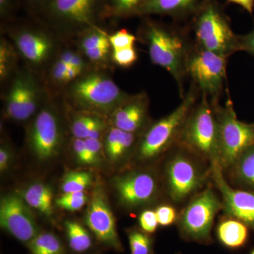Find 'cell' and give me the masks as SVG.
<instances>
[{"label": "cell", "mask_w": 254, "mask_h": 254, "mask_svg": "<svg viewBox=\"0 0 254 254\" xmlns=\"http://www.w3.org/2000/svg\"><path fill=\"white\" fill-rule=\"evenodd\" d=\"M20 55L11 41L5 37L0 40V80L1 83L12 77L17 71L16 65Z\"/></svg>", "instance_id": "23"}, {"label": "cell", "mask_w": 254, "mask_h": 254, "mask_svg": "<svg viewBox=\"0 0 254 254\" xmlns=\"http://www.w3.org/2000/svg\"><path fill=\"white\" fill-rule=\"evenodd\" d=\"M159 225L169 226L176 220L177 214L175 208L170 205H162L155 210Z\"/></svg>", "instance_id": "39"}, {"label": "cell", "mask_w": 254, "mask_h": 254, "mask_svg": "<svg viewBox=\"0 0 254 254\" xmlns=\"http://www.w3.org/2000/svg\"><path fill=\"white\" fill-rule=\"evenodd\" d=\"M139 224L143 231L148 233L154 232L159 225L155 211L150 210L143 211L139 217Z\"/></svg>", "instance_id": "38"}, {"label": "cell", "mask_w": 254, "mask_h": 254, "mask_svg": "<svg viewBox=\"0 0 254 254\" xmlns=\"http://www.w3.org/2000/svg\"><path fill=\"white\" fill-rule=\"evenodd\" d=\"M81 53L92 66H97V68H102L100 66H105L109 62H112V48H94L84 50Z\"/></svg>", "instance_id": "33"}, {"label": "cell", "mask_w": 254, "mask_h": 254, "mask_svg": "<svg viewBox=\"0 0 254 254\" xmlns=\"http://www.w3.org/2000/svg\"><path fill=\"white\" fill-rule=\"evenodd\" d=\"M58 112L46 104L37 113L28 128V140L35 155L41 160L53 158L62 143V128Z\"/></svg>", "instance_id": "10"}, {"label": "cell", "mask_w": 254, "mask_h": 254, "mask_svg": "<svg viewBox=\"0 0 254 254\" xmlns=\"http://www.w3.org/2000/svg\"><path fill=\"white\" fill-rule=\"evenodd\" d=\"M122 203L134 207L148 203L157 191V182L149 173H133L118 177L114 181Z\"/></svg>", "instance_id": "15"}, {"label": "cell", "mask_w": 254, "mask_h": 254, "mask_svg": "<svg viewBox=\"0 0 254 254\" xmlns=\"http://www.w3.org/2000/svg\"><path fill=\"white\" fill-rule=\"evenodd\" d=\"M69 65L55 58L48 68V79L50 84L56 88L66 87V74Z\"/></svg>", "instance_id": "31"}, {"label": "cell", "mask_w": 254, "mask_h": 254, "mask_svg": "<svg viewBox=\"0 0 254 254\" xmlns=\"http://www.w3.org/2000/svg\"><path fill=\"white\" fill-rule=\"evenodd\" d=\"M105 0H52L36 16L60 37H78L105 20Z\"/></svg>", "instance_id": "4"}, {"label": "cell", "mask_w": 254, "mask_h": 254, "mask_svg": "<svg viewBox=\"0 0 254 254\" xmlns=\"http://www.w3.org/2000/svg\"><path fill=\"white\" fill-rule=\"evenodd\" d=\"M75 115L71 123V131L73 138L86 139L93 127L103 120L100 115L84 111Z\"/></svg>", "instance_id": "27"}, {"label": "cell", "mask_w": 254, "mask_h": 254, "mask_svg": "<svg viewBox=\"0 0 254 254\" xmlns=\"http://www.w3.org/2000/svg\"><path fill=\"white\" fill-rule=\"evenodd\" d=\"M220 206V202L213 190H204L190 202L182 214L184 231L195 239L208 237Z\"/></svg>", "instance_id": "12"}, {"label": "cell", "mask_w": 254, "mask_h": 254, "mask_svg": "<svg viewBox=\"0 0 254 254\" xmlns=\"http://www.w3.org/2000/svg\"><path fill=\"white\" fill-rule=\"evenodd\" d=\"M136 37L130 33L128 30L120 29L109 35V41L112 50L123 49V48L134 47Z\"/></svg>", "instance_id": "34"}, {"label": "cell", "mask_w": 254, "mask_h": 254, "mask_svg": "<svg viewBox=\"0 0 254 254\" xmlns=\"http://www.w3.org/2000/svg\"><path fill=\"white\" fill-rule=\"evenodd\" d=\"M253 127H254V125H253Z\"/></svg>", "instance_id": "47"}, {"label": "cell", "mask_w": 254, "mask_h": 254, "mask_svg": "<svg viewBox=\"0 0 254 254\" xmlns=\"http://www.w3.org/2000/svg\"><path fill=\"white\" fill-rule=\"evenodd\" d=\"M131 254H150V240L143 232L132 231L128 235Z\"/></svg>", "instance_id": "35"}, {"label": "cell", "mask_w": 254, "mask_h": 254, "mask_svg": "<svg viewBox=\"0 0 254 254\" xmlns=\"http://www.w3.org/2000/svg\"><path fill=\"white\" fill-rule=\"evenodd\" d=\"M92 175L86 172H70L65 175L62 190L64 193L84 192L91 185Z\"/></svg>", "instance_id": "29"}, {"label": "cell", "mask_w": 254, "mask_h": 254, "mask_svg": "<svg viewBox=\"0 0 254 254\" xmlns=\"http://www.w3.org/2000/svg\"><path fill=\"white\" fill-rule=\"evenodd\" d=\"M193 28L200 48L227 58L239 51L238 36L217 0H203L193 16Z\"/></svg>", "instance_id": "5"}, {"label": "cell", "mask_w": 254, "mask_h": 254, "mask_svg": "<svg viewBox=\"0 0 254 254\" xmlns=\"http://www.w3.org/2000/svg\"><path fill=\"white\" fill-rule=\"evenodd\" d=\"M183 141L201 154L219 158L218 119L215 105L208 96L202 94L199 103L193 107L182 128Z\"/></svg>", "instance_id": "7"}, {"label": "cell", "mask_w": 254, "mask_h": 254, "mask_svg": "<svg viewBox=\"0 0 254 254\" xmlns=\"http://www.w3.org/2000/svg\"><path fill=\"white\" fill-rule=\"evenodd\" d=\"M148 95L144 92L130 94L128 98L111 114L113 127L136 133L141 129L148 116Z\"/></svg>", "instance_id": "17"}, {"label": "cell", "mask_w": 254, "mask_h": 254, "mask_svg": "<svg viewBox=\"0 0 254 254\" xmlns=\"http://www.w3.org/2000/svg\"><path fill=\"white\" fill-rule=\"evenodd\" d=\"M72 146L74 154L80 163L82 165H92L91 158L84 139L74 138Z\"/></svg>", "instance_id": "40"}, {"label": "cell", "mask_w": 254, "mask_h": 254, "mask_svg": "<svg viewBox=\"0 0 254 254\" xmlns=\"http://www.w3.org/2000/svg\"><path fill=\"white\" fill-rule=\"evenodd\" d=\"M68 245L74 252L82 253L91 248V235L84 227L74 221L65 222Z\"/></svg>", "instance_id": "24"}, {"label": "cell", "mask_w": 254, "mask_h": 254, "mask_svg": "<svg viewBox=\"0 0 254 254\" xmlns=\"http://www.w3.org/2000/svg\"><path fill=\"white\" fill-rule=\"evenodd\" d=\"M239 51L244 50L254 56V30L245 36H238Z\"/></svg>", "instance_id": "43"}, {"label": "cell", "mask_w": 254, "mask_h": 254, "mask_svg": "<svg viewBox=\"0 0 254 254\" xmlns=\"http://www.w3.org/2000/svg\"><path fill=\"white\" fill-rule=\"evenodd\" d=\"M76 48L79 51L94 49V48H111L109 41V34L100 26L91 28L83 32L77 37Z\"/></svg>", "instance_id": "25"}, {"label": "cell", "mask_w": 254, "mask_h": 254, "mask_svg": "<svg viewBox=\"0 0 254 254\" xmlns=\"http://www.w3.org/2000/svg\"><path fill=\"white\" fill-rule=\"evenodd\" d=\"M129 95L103 68H92L64 88V96L74 108L100 115H111Z\"/></svg>", "instance_id": "2"}, {"label": "cell", "mask_w": 254, "mask_h": 254, "mask_svg": "<svg viewBox=\"0 0 254 254\" xmlns=\"http://www.w3.org/2000/svg\"><path fill=\"white\" fill-rule=\"evenodd\" d=\"M219 240L230 248H238L245 245L248 237V230L240 220H227L222 222L218 228Z\"/></svg>", "instance_id": "21"}, {"label": "cell", "mask_w": 254, "mask_h": 254, "mask_svg": "<svg viewBox=\"0 0 254 254\" xmlns=\"http://www.w3.org/2000/svg\"><path fill=\"white\" fill-rule=\"evenodd\" d=\"M139 33L148 47L152 63L172 75L183 98L187 58L192 46L185 33L179 28L145 18L140 26Z\"/></svg>", "instance_id": "1"}, {"label": "cell", "mask_w": 254, "mask_h": 254, "mask_svg": "<svg viewBox=\"0 0 254 254\" xmlns=\"http://www.w3.org/2000/svg\"><path fill=\"white\" fill-rule=\"evenodd\" d=\"M251 254H254V251H253V252H252V253H251Z\"/></svg>", "instance_id": "46"}, {"label": "cell", "mask_w": 254, "mask_h": 254, "mask_svg": "<svg viewBox=\"0 0 254 254\" xmlns=\"http://www.w3.org/2000/svg\"><path fill=\"white\" fill-rule=\"evenodd\" d=\"M52 0H21L23 6L31 17H36L49 4Z\"/></svg>", "instance_id": "41"}, {"label": "cell", "mask_w": 254, "mask_h": 254, "mask_svg": "<svg viewBox=\"0 0 254 254\" xmlns=\"http://www.w3.org/2000/svg\"><path fill=\"white\" fill-rule=\"evenodd\" d=\"M136 133L112 127L105 138V149L108 158L113 161L123 156L133 146Z\"/></svg>", "instance_id": "20"}, {"label": "cell", "mask_w": 254, "mask_h": 254, "mask_svg": "<svg viewBox=\"0 0 254 254\" xmlns=\"http://www.w3.org/2000/svg\"><path fill=\"white\" fill-rule=\"evenodd\" d=\"M88 198L84 192L63 193L55 200V203L60 208L68 211H76L86 205Z\"/></svg>", "instance_id": "30"}, {"label": "cell", "mask_w": 254, "mask_h": 254, "mask_svg": "<svg viewBox=\"0 0 254 254\" xmlns=\"http://www.w3.org/2000/svg\"><path fill=\"white\" fill-rule=\"evenodd\" d=\"M138 55L135 47L112 50V63L122 68H130L138 60Z\"/></svg>", "instance_id": "32"}, {"label": "cell", "mask_w": 254, "mask_h": 254, "mask_svg": "<svg viewBox=\"0 0 254 254\" xmlns=\"http://www.w3.org/2000/svg\"><path fill=\"white\" fill-rule=\"evenodd\" d=\"M200 93L194 84L183 97L180 105L167 116L153 124L145 132L138 148L140 157L151 159L160 154L182 130Z\"/></svg>", "instance_id": "6"}, {"label": "cell", "mask_w": 254, "mask_h": 254, "mask_svg": "<svg viewBox=\"0 0 254 254\" xmlns=\"http://www.w3.org/2000/svg\"><path fill=\"white\" fill-rule=\"evenodd\" d=\"M213 176L221 192L227 213L254 229V193L231 188L222 177L218 160L213 161Z\"/></svg>", "instance_id": "14"}, {"label": "cell", "mask_w": 254, "mask_h": 254, "mask_svg": "<svg viewBox=\"0 0 254 254\" xmlns=\"http://www.w3.org/2000/svg\"><path fill=\"white\" fill-rule=\"evenodd\" d=\"M203 0H149L138 11L136 16L160 15L175 18L194 16Z\"/></svg>", "instance_id": "19"}, {"label": "cell", "mask_w": 254, "mask_h": 254, "mask_svg": "<svg viewBox=\"0 0 254 254\" xmlns=\"http://www.w3.org/2000/svg\"><path fill=\"white\" fill-rule=\"evenodd\" d=\"M228 2L240 5L246 11L252 14L254 7V0H227Z\"/></svg>", "instance_id": "45"}, {"label": "cell", "mask_w": 254, "mask_h": 254, "mask_svg": "<svg viewBox=\"0 0 254 254\" xmlns=\"http://www.w3.org/2000/svg\"><path fill=\"white\" fill-rule=\"evenodd\" d=\"M31 254H63L61 242L52 233H41L28 243Z\"/></svg>", "instance_id": "26"}, {"label": "cell", "mask_w": 254, "mask_h": 254, "mask_svg": "<svg viewBox=\"0 0 254 254\" xmlns=\"http://www.w3.org/2000/svg\"><path fill=\"white\" fill-rule=\"evenodd\" d=\"M28 207L23 197L17 194L4 195L0 201L1 228L18 240L29 243L38 235V230Z\"/></svg>", "instance_id": "11"}, {"label": "cell", "mask_w": 254, "mask_h": 254, "mask_svg": "<svg viewBox=\"0 0 254 254\" xmlns=\"http://www.w3.org/2000/svg\"><path fill=\"white\" fill-rule=\"evenodd\" d=\"M21 6V0H0V18L3 23L14 19V15Z\"/></svg>", "instance_id": "37"}, {"label": "cell", "mask_w": 254, "mask_h": 254, "mask_svg": "<svg viewBox=\"0 0 254 254\" xmlns=\"http://www.w3.org/2000/svg\"><path fill=\"white\" fill-rule=\"evenodd\" d=\"M85 220L87 226L98 240L114 248H120L115 219L104 193L100 189L95 190Z\"/></svg>", "instance_id": "13"}, {"label": "cell", "mask_w": 254, "mask_h": 254, "mask_svg": "<svg viewBox=\"0 0 254 254\" xmlns=\"http://www.w3.org/2000/svg\"><path fill=\"white\" fill-rule=\"evenodd\" d=\"M149 0H105L104 18H124L136 16Z\"/></svg>", "instance_id": "22"}, {"label": "cell", "mask_w": 254, "mask_h": 254, "mask_svg": "<svg viewBox=\"0 0 254 254\" xmlns=\"http://www.w3.org/2000/svg\"><path fill=\"white\" fill-rule=\"evenodd\" d=\"M16 21L3 23L5 33L14 44L20 57L33 71L49 66L59 51L58 36L40 20Z\"/></svg>", "instance_id": "3"}, {"label": "cell", "mask_w": 254, "mask_h": 254, "mask_svg": "<svg viewBox=\"0 0 254 254\" xmlns=\"http://www.w3.org/2000/svg\"><path fill=\"white\" fill-rule=\"evenodd\" d=\"M85 140L87 149L91 158L92 165L98 163L101 156L103 144L100 139H94V138H86Z\"/></svg>", "instance_id": "42"}, {"label": "cell", "mask_w": 254, "mask_h": 254, "mask_svg": "<svg viewBox=\"0 0 254 254\" xmlns=\"http://www.w3.org/2000/svg\"><path fill=\"white\" fill-rule=\"evenodd\" d=\"M32 71L29 67L17 69L11 78V83L4 95L5 114L15 121L24 122L23 110Z\"/></svg>", "instance_id": "18"}, {"label": "cell", "mask_w": 254, "mask_h": 254, "mask_svg": "<svg viewBox=\"0 0 254 254\" xmlns=\"http://www.w3.org/2000/svg\"><path fill=\"white\" fill-rule=\"evenodd\" d=\"M21 196L23 197L26 203L29 205V207L36 209L40 213L44 214L47 217H50L53 215V203L42 199L27 190L23 191Z\"/></svg>", "instance_id": "36"}, {"label": "cell", "mask_w": 254, "mask_h": 254, "mask_svg": "<svg viewBox=\"0 0 254 254\" xmlns=\"http://www.w3.org/2000/svg\"><path fill=\"white\" fill-rule=\"evenodd\" d=\"M227 58L203 49L196 44L190 47L187 61V75L200 93L208 96L213 105L219 98L226 79Z\"/></svg>", "instance_id": "8"}, {"label": "cell", "mask_w": 254, "mask_h": 254, "mask_svg": "<svg viewBox=\"0 0 254 254\" xmlns=\"http://www.w3.org/2000/svg\"><path fill=\"white\" fill-rule=\"evenodd\" d=\"M200 175L193 163L186 157L177 155L169 163V190L173 200L180 201L198 187Z\"/></svg>", "instance_id": "16"}, {"label": "cell", "mask_w": 254, "mask_h": 254, "mask_svg": "<svg viewBox=\"0 0 254 254\" xmlns=\"http://www.w3.org/2000/svg\"><path fill=\"white\" fill-rule=\"evenodd\" d=\"M215 110L218 125V161L220 165L229 166L254 144V127L237 119L230 98L223 108L215 105Z\"/></svg>", "instance_id": "9"}, {"label": "cell", "mask_w": 254, "mask_h": 254, "mask_svg": "<svg viewBox=\"0 0 254 254\" xmlns=\"http://www.w3.org/2000/svg\"><path fill=\"white\" fill-rule=\"evenodd\" d=\"M11 159V153L6 147L1 146L0 148V170L4 172L9 166Z\"/></svg>", "instance_id": "44"}, {"label": "cell", "mask_w": 254, "mask_h": 254, "mask_svg": "<svg viewBox=\"0 0 254 254\" xmlns=\"http://www.w3.org/2000/svg\"><path fill=\"white\" fill-rule=\"evenodd\" d=\"M235 164L238 178L254 190V144L245 150Z\"/></svg>", "instance_id": "28"}]
</instances>
